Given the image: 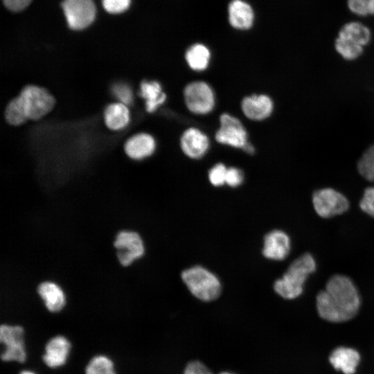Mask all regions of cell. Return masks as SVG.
Returning <instances> with one entry per match:
<instances>
[{
	"label": "cell",
	"mask_w": 374,
	"mask_h": 374,
	"mask_svg": "<svg viewBox=\"0 0 374 374\" xmlns=\"http://www.w3.org/2000/svg\"><path fill=\"white\" fill-rule=\"evenodd\" d=\"M181 147L188 157L199 159L208 150L209 141L206 135L199 130L191 127L184 132L181 138Z\"/></svg>",
	"instance_id": "14"
},
{
	"label": "cell",
	"mask_w": 374,
	"mask_h": 374,
	"mask_svg": "<svg viewBox=\"0 0 374 374\" xmlns=\"http://www.w3.org/2000/svg\"><path fill=\"white\" fill-rule=\"evenodd\" d=\"M184 98L188 109L195 114H207L215 105L213 90L208 84L202 81L188 84L184 89Z\"/></svg>",
	"instance_id": "9"
},
{
	"label": "cell",
	"mask_w": 374,
	"mask_h": 374,
	"mask_svg": "<svg viewBox=\"0 0 374 374\" xmlns=\"http://www.w3.org/2000/svg\"><path fill=\"white\" fill-rule=\"evenodd\" d=\"M241 107L248 118L261 121L271 115L274 105L271 98L266 95H252L242 100Z\"/></svg>",
	"instance_id": "15"
},
{
	"label": "cell",
	"mask_w": 374,
	"mask_h": 374,
	"mask_svg": "<svg viewBox=\"0 0 374 374\" xmlns=\"http://www.w3.org/2000/svg\"><path fill=\"white\" fill-rule=\"evenodd\" d=\"M19 374H35V373L32 372V371H26V370H24V371H21Z\"/></svg>",
	"instance_id": "36"
},
{
	"label": "cell",
	"mask_w": 374,
	"mask_h": 374,
	"mask_svg": "<svg viewBox=\"0 0 374 374\" xmlns=\"http://www.w3.org/2000/svg\"><path fill=\"white\" fill-rule=\"evenodd\" d=\"M0 341L6 346L1 355L2 361H16L20 363L26 361L23 327L2 324L0 327Z\"/></svg>",
	"instance_id": "8"
},
{
	"label": "cell",
	"mask_w": 374,
	"mask_h": 374,
	"mask_svg": "<svg viewBox=\"0 0 374 374\" xmlns=\"http://www.w3.org/2000/svg\"><path fill=\"white\" fill-rule=\"evenodd\" d=\"M227 12L229 22L235 29L248 30L254 23V10L244 0H231L228 5Z\"/></svg>",
	"instance_id": "12"
},
{
	"label": "cell",
	"mask_w": 374,
	"mask_h": 374,
	"mask_svg": "<svg viewBox=\"0 0 374 374\" xmlns=\"http://www.w3.org/2000/svg\"><path fill=\"white\" fill-rule=\"evenodd\" d=\"M112 91L114 96L120 100V103L127 105L132 102V92L127 85L116 84L113 87Z\"/></svg>",
	"instance_id": "31"
},
{
	"label": "cell",
	"mask_w": 374,
	"mask_h": 374,
	"mask_svg": "<svg viewBox=\"0 0 374 374\" xmlns=\"http://www.w3.org/2000/svg\"><path fill=\"white\" fill-rule=\"evenodd\" d=\"M338 36L364 47L371 39L370 29L359 21L345 24L339 30Z\"/></svg>",
	"instance_id": "20"
},
{
	"label": "cell",
	"mask_w": 374,
	"mask_h": 374,
	"mask_svg": "<svg viewBox=\"0 0 374 374\" xmlns=\"http://www.w3.org/2000/svg\"><path fill=\"white\" fill-rule=\"evenodd\" d=\"M219 374H235V373L228 372V371H224V372H222V373H220Z\"/></svg>",
	"instance_id": "37"
},
{
	"label": "cell",
	"mask_w": 374,
	"mask_h": 374,
	"mask_svg": "<svg viewBox=\"0 0 374 374\" xmlns=\"http://www.w3.org/2000/svg\"><path fill=\"white\" fill-rule=\"evenodd\" d=\"M227 168L222 163L213 166L209 171L208 178L210 182L215 186H220L226 183Z\"/></svg>",
	"instance_id": "28"
},
{
	"label": "cell",
	"mask_w": 374,
	"mask_h": 374,
	"mask_svg": "<svg viewBox=\"0 0 374 374\" xmlns=\"http://www.w3.org/2000/svg\"><path fill=\"white\" fill-rule=\"evenodd\" d=\"M360 296L353 281L345 275L336 274L328 280L325 289L317 296L319 316L338 323L353 318L360 308Z\"/></svg>",
	"instance_id": "1"
},
{
	"label": "cell",
	"mask_w": 374,
	"mask_h": 374,
	"mask_svg": "<svg viewBox=\"0 0 374 374\" xmlns=\"http://www.w3.org/2000/svg\"><path fill=\"white\" fill-rule=\"evenodd\" d=\"M181 278L192 294L201 301H213L221 293L219 279L202 267L195 266L184 270Z\"/></svg>",
	"instance_id": "3"
},
{
	"label": "cell",
	"mask_w": 374,
	"mask_h": 374,
	"mask_svg": "<svg viewBox=\"0 0 374 374\" xmlns=\"http://www.w3.org/2000/svg\"><path fill=\"white\" fill-rule=\"evenodd\" d=\"M357 170L364 179L374 183V145L362 154L357 163Z\"/></svg>",
	"instance_id": "26"
},
{
	"label": "cell",
	"mask_w": 374,
	"mask_h": 374,
	"mask_svg": "<svg viewBox=\"0 0 374 374\" xmlns=\"http://www.w3.org/2000/svg\"><path fill=\"white\" fill-rule=\"evenodd\" d=\"M85 374H116L112 361L106 356L93 357L85 368Z\"/></svg>",
	"instance_id": "25"
},
{
	"label": "cell",
	"mask_w": 374,
	"mask_h": 374,
	"mask_svg": "<svg viewBox=\"0 0 374 374\" xmlns=\"http://www.w3.org/2000/svg\"><path fill=\"white\" fill-rule=\"evenodd\" d=\"M154 138L145 133L135 134L124 145L125 153L133 159L139 160L150 156L155 150Z\"/></svg>",
	"instance_id": "17"
},
{
	"label": "cell",
	"mask_w": 374,
	"mask_h": 374,
	"mask_svg": "<svg viewBox=\"0 0 374 374\" xmlns=\"http://www.w3.org/2000/svg\"><path fill=\"white\" fill-rule=\"evenodd\" d=\"M185 57L188 64L193 70L203 71L208 65L211 53L207 46L197 43L188 48Z\"/></svg>",
	"instance_id": "22"
},
{
	"label": "cell",
	"mask_w": 374,
	"mask_h": 374,
	"mask_svg": "<svg viewBox=\"0 0 374 374\" xmlns=\"http://www.w3.org/2000/svg\"><path fill=\"white\" fill-rule=\"evenodd\" d=\"M243 181L242 172L235 168H227L226 175V183L231 186L236 187L239 186Z\"/></svg>",
	"instance_id": "33"
},
{
	"label": "cell",
	"mask_w": 374,
	"mask_h": 374,
	"mask_svg": "<svg viewBox=\"0 0 374 374\" xmlns=\"http://www.w3.org/2000/svg\"><path fill=\"white\" fill-rule=\"evenodd\" d=\"M220 128L215 134L217 142L235 148H243L247 142V134L241 122L227 114L221 115Z\"/></svg>",
	"instance_id": "10"
},
{
	"label": "cell",
	"mask_w": 374,
	"mask_h": 374,
	"mask_svg": "<svg viewBox=\"0 0 374 374\" xmlns=\"http://www.w3.org/2000/svg\"><path fill=\"white\" fill-rule=\"evenodd\" d=\"M114 247L118 262L123 267L131 265L143 256L144 244L140 235L133 231H121L116 235Z\"/></svg>",
	"instance_id": "6"
},
{
	"label": "cell",
	"mask_w": 374,
	"mask_h": 374,
	"mask_svg": "<svg viewBox=\"0 0 374 374\" xmlns=\"http://www.w3.org/2000/svg\"><path fill=\"white\" fill-rule=\"evenodd\" d=\"M5 117L9 124L15 126L22 125L28 120L19 96L7 105Z\"/></svg>",
	"instance_id": "23"
},
{
	"label": "cell",
	"mask_w": 374,
	"mask_h": 374,
	"mask_svg": "<svg viewBox=\"0 0 374 374\" xmlns=\"http://www.w3.org/2000/svg\"><path fill=\"white\" fill-rule=\"evenodd\" d=\"M70 348L71 344L65 337H53L46 344L43 362L50 368L59 367L65 364Z\"/></svg>",
	"instance_id": "13"
},
{
	"label": "cell",
	"mask_w": 374,
	"mask_h": 374,
	"mask_svg": "<svg viewBox=\"0 0 374 374\" xmlns=\"http://www.w3.org/2000/svg\"><path fill=\"white\" fill-rule=\"evenodd\" d=\"M28 119L38 120L49 113L55 100L44 88L35 85L26 86L19 95Z\"/></svg>",
	"instance_id": "4"
},
{
	"label": "cell",
	"mask_w": 374,
	"mask_h": 374,
	"mask_svg": "<svg viewBox=\"0 0 374 374\" xmlns=\"http://www.w3.org/2000/svg\"><path fill=\"white\" fill-rule=\"evenodd\" d=\"M37 293L46 308L51 312L60 311L66 304V297L62 289L54 282L41 283L37 287Z\"/></svg>",
	"instance_id": "18"
},
{
	"label": "cell",
	"mask_w": 374,
	"mask_h": 374,
	"mask_svg": "<svg viewBox=\"0 0 374 374\" xmlns=\"http://www.w3.org/2000/svg\"><path fill=\"white\" fill-rule=\"evenodd\" d=\"M347 6L356 15H374V0H347Z\"/></svg>",
	"instance_id": "27"
},
{
	"label": "cell",
	"mask_w": 374,
	"mask_h": 374,
	"mask_svg": "<svg viewBox=\"0 0 374 374\" xmlns=\"http://www.w3.org/2000/svg\"><path fill=\"white\" fill-rule=\"evenodd\" d=\"M61 6L71 29H84L94 21L96 10L93 0H64Z\"/></svg>",
	"instance_id": "7"
},
{
	"label": "cell",
	"mask_w": 374,
	"mask_h": 374,
	"mask_svg": "<svg viewBox=\"0 0 374 374\" xmlns=\"http://www.w3.org/2000/svg\"><path fill=\"white\" fill-rule=\"evenodd\" d=\"M359 206L364 213L374 217V186L364 190Z\"/></svg>",
	"instance_id": "29"
},
{
	"label": "cell",
	"mask_w": 374,
	"mask_h": 374,
	"mask_svg": "<svg viewBox=\"0 0 374 374\" xmlns=\"http://www.w3.org/2000/svg\"><path fill=\"white\" fill-rule=\"evenodd\" d=\"M32 0H3L4 6L9 10L19 12L27 8Z\"/></svg>",
	"instance_id": "34"
},
{
	"label": "cell",
	"mask_w": 374,
	"mask_h": 374,
	"mask_svg": "<svg viewBox=\"0 0 374 374\" xmlns=\"http://www.w3.org/2000/svg\"><path fill=\"white\" fill-rule=\"evenodd\" d=\"M246 152L249 154H253L254 152V148L252 145L247 143L246 145L242 148Z\"/></svg>",
	"instance_id": "35"
},
{
	"label": "cell",
	"mask_w": 374,
	"mask_h": 374,
	"mask_svg": "<svg viewBox=\"0 0 374 374\" xmlns=\"http://www.w3.org/2000/svg\"><path fill=\"white\" fill-rule=\"evenodd\" d=\"M131 0H102L104 9L111 14H119L125 11Z\"/></svg>",
	"instance_id": "30"
},
{
	"label": "cell",
	"mask_w": 374,
	"mask_h": 374,
	"mask_svg": "<svg viewBox=\"0 0 374 374\" xmlns=\"http://www.w3.org/2000/svg\"><path fill=\"white\" fill-rule=\"evenodd\" d=\"M184 374H213V373L202 362L193 360L187 364Z\"/></svg>",
	"instance_id": "32"
},
{
	"label": "cell",
	"mask_w": 374,
	"mask_h": 374,
	"mask_svg": "<svg viewBox=\"0 0 374 374\" xmlns=\"http://www.w3.org/2000/svg\"><path fill=\"white\" fill-rule=\"evenodd\" d=\"M312 204L316 213L323 218L342 214L349 208L348 199L330 188L316 190L312 195Z\"/></svg>",
	"instance_id": "5"
},
{
	"label": "cell",
	"mask_w": 374,
	"mask_h": 374,
	"mask_svg": "<svg viewBox=\"0 0 374 374\" xmlns=\"http://www.w3.org/2000/svg\"><path fill=\"white\" fill-rule=\"evenodd\" d=\"M290 250V240L284 231L274 230L265 236L262 254L265 258L282 260L287 256Z\"/></svg>",
	"instance_id": "11"
},
{
	"label": "cell",
	"mask_w": 374,
	"mask_h": 374,
	"mask_svg": "<svg viewBox=\"0 0 374 374\" xmlns=\"http://www.w3.org/2000/svg\"><path fill=\"white\" fill-rule=\"evenodd\" d=\"M104 118L105 125L109 129L122 130L129 123L130 112L127 105L123 103H112L105 108Z\"/></svg>",
	"instance_id": "19"
},
{
	"label": "cell",
	"mask_w": 374,
	"mask_h": 374,
	"mask_svg": "<svg viewBox=\"0 0 374 374\" xmlns=\"http://www.w3.org/2000/svg\"><path fill=\"white\" fill-rule=\"evenodd\" d=\"M329 362L336 370L344 374H353L360 362V355L354 348L340 346L332 351Z\"/></svg>",
	"instance_id": "16"
},
{
	"label": "cell",
	"mask_w": 374,
	"mask_h": 374,
	"mask_svg": "<svg viewBox=\"0 0 374 374\" xmlns=\"http://www.w3.org/2000/svg\"><path fill=\"white\" fill-rule=\"evenodd\" d=\"M139 95L145 100V109L148 112L155 111L166 98V94L161 91L160 84L156 81L142 82Z\"/></svg>",
	"instance_id": "21"
},
{
	"label": "cell",
	"mask_w": 374,
	"mask_h": 374,
	"mask_svg": "<svg viewBox=\"0 0 374 374\" xmlns=\"http://www.w3.org/2000/svg\"><path fill=\"white\" fill-rule=\"evenodd\" d=\"M337 52L344 59L353 60L359 57L364 51V47L337 36L335 42Z\"/></svg>",
	"instance_id": "24"
},
{
	"label": "cell",
	"mask_w": 374,
	"mask_h": 374,
	"mask_svg": "<svg viewBox=\"0 0 374 374\" xmlns=\"http://www.w3.org/2000/svg\"><path fill=\"white\" fill-rule=\"evenodd\" d=\"M315 269L313 256L309 253L301 255L290 264L282 278L276 280L275 292L285 299L297 298L302 294L308 277Z\"/></svg>",
	"instance_id": "2"
}]
</instances>
